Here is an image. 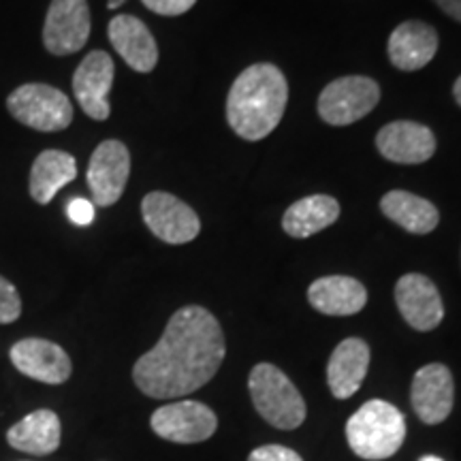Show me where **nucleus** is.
<instances>
[{
  "label": "nucleus",
  "mask_w": 461,
  "mask_h": 461,
  "mask_svg": "<svg viewBox=\"0 0 461 461\" xmlns=\"http://www.w3.org/2000/svg\"><path fill=\"white\" fill-rule=\"evenodd\" d=\"M380 210L397 227L414 235L431 233L440 222L436 205L408 190H391L380 199Z\"/></svg>",
  "instance_id": "22"
},
{
  "label": "nucleus",
  "mask_w": 461,
  "mask_h": 461,
  "mask_svg": "<svg viewBox=\"0 0 461 461\" xmlns=\"http://www.w3.org/2000/svg\"><path fill=\"white\" fill-rule=\"evenodd\" d=\"M152 431L176 445H197L216 434L218 419L210 406L201 402L184 400L158 408L149 419Z\"/></svg>",
  "instance_id": "7"
},
{
  "label": "nucleus",
  "mask_w": 461,
  "mask_h": 461,
  "mask_svg": "<svg viewBox=\"0 0 461 461\" xmlns=\"http://www.w3.org/2000/svg\"><path fill=\"white\" fill-rule=\"evenodd\" d=\"M376 148L397 165H420L436 154V137L425 124L397 120L378 131Z\"/></svg>",
  "instance_id": "15"
},
{
  "label": "nucleus",
  "mask_w": 461,
  "mask_h": 461,
  "mask_svg": "<svg viewBox=\"0 0 461 461\" xmlns=\"http://www.w3.org/2000/svg\"><path fill=\"white\" fill-rule=\"evenodd\" d=\"M124 3H126V0H107V7L109 9H118L120 5H124Z\"/></svg>",
  "instance_id": "30"
},
{
  "label": "nucleus",
  "mask_w": 461,
  "mask_h": 461,
  "mask_svg": "<svg viewBox=\"0 0 461 461\" xmlns=\"http://www.w3.org/2000/svg\"><path fill=\"white\" fill-rule=\"evenodd\" d=\"M257 412L278 429H297L305 420L308 408L291 378L272 363H258L248 378Z\"/></svg>",
  "instance_id": "4"
},
{
  "label": "nucleus",
  "mask_w": 461,
  "mask_h": 461,
  "mask_svg": "<svg viewBox=\"0 0 461 461\" xmlns=\"http://www.w3.org/2000/svg\"><path fill=\"white\" fill-rule=\"evenodd\" d=\"M434 3L445 11L447 15H451L453 20L461 22V0H434Z\"/></svg>",
  "instance_id": "28"
},
{
  "label": "nucleus",
  "mask_w": 461,
  "mask_h": 461,
  "mask_svg": "<svg viewBox=\"0 0 461 461\" xmlns=\"http://www.w3.org/2000/svg\"><path fill=\"white\" fill-rule=\"evenodd\" d=\"M68 221L77 227H88V224L95 221V203L88 199H73L71 203L67 205Z\"/></svg>",
  "instance_id": "27"
},
{
  "label": "nucleus",
  "mask_w": 461,
  "mask_h": 461,
  "mask_svg": "<svg viewBox=\"0 0 461 461\" xmlns=\"http://www.w3.org/2000/svg\"><path fill=\"white\" fill-rule=\"evenodd\" d=\"M288 103L285 73L269 62L248 67L230 86L227 120L241 140L261 141L276 131Z\"/></svg>",
  "instance_id": "2"
},
{
  "label": "nucleus",
  "mask_w": 461,
  "mask_h": 461,
  "mask_svg": "<svg viewBox=\"0 0 461 461\" xmlns=\"http://www.w3.org/2000/svg\"><path fill=\"white\" fill-rule=\"evenodd\" d=\"M346 440L361 459H389L406 440V419L393 403L370 400L346 420Z\"/></svg>",
  "instance_id": "3"
},
{
  "label": "nucleus",
  "mask_w": 461,
  "mask_h": 461,
  "mask_svg": "<svg viewBox=\"0 0 461 461\" xmlns=\"http://www.w3.org/2000/svg\"><path fill=\"white\" fill-rule=\"evenodd\" d=\"M395 302L403 321L417 331H431L445 319V303L434 282L423 274H406L395 285Z\"/></svg>",
  "instance_id": "14"
},
{
  "label": "nucleus",
  "mask_w": 461,
  "mask_h": 461,
  "mask_svg": "<svg viewBox=\"0 0 461 461\" xmlns=\"http://www.w3.org/2000/svg\"><path fill=\"white\" fill-rule=\"evenodd\" d=\"M420 461H442V459L436 457V455H428V457H420Z\"/></svg>",
  "instance_id": "31"
},
{
  "label": "nucleus",
  "mask_w": 461,
  "mask_h": 461,
  "mask_svg": "<svg viewBox=\"0 0 461 461\" xmlns=\"http://www.w3.org/2000/svg\"><path fill=\"white\" fill-rule=\"evenodd\" d=\"M131 176V154L129 148L118 140L103 141L88 165V186L92 193V203L99 207H109L118 203L122 197L126 182Z\"/></svg>",
  "instance_id": "9"
},
{
  "label": "nucleus",
  "mask_w": 461,
  "mask_h": 461,
  "mask_svg": "<svg viewBox=\"0 0 461 461\" xmlns=\"http://www.w3.org/2000/svg\"><path fill=\"white\" fill-rule=\"evenodd\" d=\"M339 218V203L330 194H312L293 203L282 216V229L291 238L305 240L331 227Z\"/></svg>",
  "instance_id": "23"
},
{
  "label": "nucleus",
  "mask_w": 461,
  "mask_h": 461,
  "mask_svg": "<svg viewBox=\"0 0 461 461\" xmlns=\"http://www.w3.org/2000/svg\"><path fill=\"white\" fill-rule=\"evenodd\" d=\"M308 302L327 316H353L367 303V291L350 276H325L308 288Z\"/></svg>",
  "instance_id": "19"
},
{
  "label": "nucleus",
  "mask_w": 461,
  "mask_h": 461,
  "mask_svg": "<svg viewBox=\"0 0 461 461\" xmlns=\"http://www.w3.org/2000/svg\"><path fill=\"white\" fill-rule=\"evenodd\" d=\"M90 9L86 0H51L43 26V45L54 56H71L88 43Z\"/></svg>",
  "instance_id": "10"
},
{
  "label": "nucleus",
  "mask_w": 461,
  "mask_h": 461,
  "mask_svg": "<svg viewBox=\"0 0 461 461\" xmlns=\"http://www.w3.org/2000/svg\"><path fill=\"white\" fill-rule=\"evenodd\" d=\"M11 363L24 376L45 384H62L71 378L73 366L60 344L43 338H26L14 344Z\"/></svg>",
  "instance_id": "11"
},
{
  "label": "nucleus",
  "mask_w": 461,
  "mask_h": 461,
  "mask_svg": "<svg viewBox=\"0 0 461 461\" xmlns=\"http://www.w3.org/2000/svg\"><path fill=\"white\" fill-rule=\"evenodd\" d=\"M411 402L425 425H440L448 419L455 402L453 374L442 363H429L414 374Z\"/></svg>",
  "instance_id": "13"
},
{
  "label": "nucleus",
  "mask_w": 461,
  "mask_h": 461,
  "mask_svg": "<svg viewBox=\"0 0 461 461\" xmlns=\"http://www.w3.org/2000/svg\"><path fill=\"white\" fill-rule=\"evenodd\" d=\"M380 101L378 84L363 75L339 77L319 96V113L327 124L346 126L366 118Z\"/></svg>",
  "instance_id": "6"
},
{
  "label": "nucleus",
  "mask_w": 461,
  "mask_h": 461,
  "mask_svg": "<svg viewBox=\"0 0 461 461\" xmlns=\"http://www.w3.org/2000/svg\"><path fill=\"white\" fill-rule=\"evenodd\" d=\"M62 428L54 411H34L11 425L7 442L15 451L28 455H51L60 447Z\"/></svg>",
  "instance_id": "20"
},
{
  "label": "nucleus",
  "mask_w": 461,
  "mask_h": 461,
  "mask_svg": "<svg viewBox=\"0 0 461 461\" xmlns=\"http://www.w3.org/2000/svg\"><path fill=\"white\" fill-rule=\"evenodd\" d=\"M22 314V299L17 288L0 276V325L15 322Z\"/></svg>",
  "instance_id": "24"
},
{
  "label": "nucleus",
  "mask_w": 461,
  "mask_h": 461,
  "mask_svg": "<svg viewBox=\"0 0 461 461\" xmlns=\"http://www.w3.org/2000/svg\"><path fill=\"white\" fill-rule=\"evenodd\" d=\"M453 96H455V101H457V105L461 107V77L453 86Z\"/></svg>",
  "instance_id": "29"
},
{
  "label": "nucleus",
  "mask_w": 461,
  "mask_h": 461,
  "mask_svg": "<svg viewBox=\"0 0 461 461\" xmlns=\"http://www.w3.org/2000/svg\"><path fill=\"white\" fill-rule=\"evenodd\" d=\"M113 60L107 51L95 50L79 62L73 75V92L88 118L107 120L112 113L107 96L113 84Z\"/></svg>",
  "instance_id": "12"
},
{
  "label": "nucleus",
  "mask_w": 461,
  "mask_h": 461,
  "mask_svg": "<svg viewBox=\"0 0 461 461\" xmlns=\"http://www.w3.org/2000/svg\"><path fill=\"white\" fill-rule=\"evenodd\" d=\"M77 177V163L62 149H45L34 158L31 169V197L39 205L51 203L56 193Z\"/></svg>",
  "instance_id": "21"
},
{
  "label": "nucleus",
  "mask_w": 461,
  "mask_h": 461,
  "mask_svg": "<svg viewBox=\"0 0 461 461\" xmlns=\"http://www.w3.org/2000/svg\"><path fill=\"white\" fill-rule=\"evenodd\" d=\"M248 461H303L302 455L282 445H265L250 453Z\"/></svg>",
  "instance_id": "25"
},
{
  "label": "nucleus",
  "mask_w": 461,
  "mask_h": 461,
  "mask_svg": "<svg viewBox=\"0 0 461 461\" xmlns=\"http://www.w3.org/2000/svg\"><path fill=\"white\" fill-rule=\"evenodd\" d=\"M370 367V346L361 338H346L336 346L327 363V384L333 397L348 400L353 397Z\"/></svg>",
  "instance_id": "17"
},
{
  "label": "nucleus",
  "mask_w": 461,
  "mask_h": 461,
  "mask_svg": "<svg viewBox=\"0 0 461 461\" xmlns=\"http://www.w3.org/2000/svg\"><path fill=\"white\" fill-rule=\"evenodd\" d=\"M109 41L120 58L137 73L154 71L158 62V45L152 32L135 15H115L107 28Z\"/></svg>",
  "instance_id": "16"
},
{
  "label": "nucleus",
  "mask_w": 461,
  "mask_h": 461,
  "mask_svg": "<svg viewBox=\"0 0 461 461\" xmlns=\"http://www.w3.org/2000/svg\"><path fill=\"white\" fill-rule=\"evenodd\" d=\"M389 58L400 71H419L434 60L438 32L419 20L403 22L389 37Z\"/></svg>",
  "instance_id": "18"
},
{
  "label": "nucleus",
  "mask_w": 461,
  "mask_h": 461,
  "mask_svg": "<svg viewBox=\"0 0 461 461\" xmlns=\"http://www.w3.org/2000/svg\"><path fill=\"white\" fill-rule=\"evenodd\" d=\"M224 355L216 316L201 305H184L167 322L158 344L137 359L132 380L143 395L176 400L205 387L221 370Z\"/></svg>",
  "instance_id": "1"
},
{
  "label": "nucleus",
  "mask_w": 461,
  "mask_h": 461,
  "mask_svg": "<svg viewBox=\"0 0 461 461\" xmlns=\"http://www.w3.org/2000/svg\"><path fill=\"white\" fill-rule=\"evenodd\" d=\"M141 3L146 5L149 11H154V14L173 17L186 14V11L194 7L197 0H141Z\"/></svg>",
  "instance_id": "26"
},
{
  "label": "nucleus",
  "mask_w": 461,
  "mask_h": 461,
  "mask_svg": "<svg viewBox=\"0 0 461 461\" xmlns=\"http://www.w3.org/2000/svg\"><path fill=\"white\" fill-rule=\"evenodd\" d=\"M7 109L20 124L41 132L65 131L73 122V105L62 90L48 84H24L7 99Z\"/></svg>",
  "instance_id": "5"
},
{
  "label": "nucleus",
  "mask_w": 461,
  "mask_h": 461,
  "mask_svg": "<svg viewBox=\"0 0 461 461\" xmlns=\"http://www.w3.org/2000/svg\"><path fill=\"white\" fill-rule=\"evenodd\" d=\"M141 214L148 229L167 244H188L199 235L201 221L190 205L169 193H149L141 201Z\"/></svg>",
  "instance_id": "8"
}]
</instances>
